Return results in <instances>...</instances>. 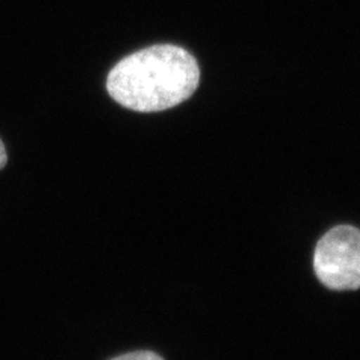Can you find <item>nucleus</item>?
Segmentation results:
<instances>
[{"label": "nucleus", "mask_w": 360, "mask_h": 360, "mask_svg": "<svg viewBox=\"0 0 360 360\" xmlns=\"http://www.w3.org/2000/svg\"><path fill=\"white\" fill-rule=\"evenodd\" d=\"M200 66L185 49L152 45L122 59L108 72L107 90L117 104L139 112L173 108L193 96Z\"/></svg>", "instance_id": "1"}, {"label": "nucleus", "mask_w": 360, "mask_h": 360, "mask_svg": "<svg viewBox=\"0 0 360 360\" xmlns=\"http://www.w3.org/2000/svg\"><path fill=\"white\" fill-rule=\"evenodd\" d=\"M314 270L330 290L360 288V230L340 225L326 233L315 248Z\"/></svg>", "instance_id": "2"}, {"label": "nucleus", "mask_w": 360, "mask_h": 360, "mask_svg": "<svg viewBox=\"0 0 360 360\" xmlns=\"http://www.w3.org/2000/svg\"><path fill=\"white\" fill-rule=\"evenodd\" d=\"M111 360H164V359L153 352H134V353L122 354Z\"/></svg>", "instance_id": "3"}, {"label": "nucleus", "mask_w": 360, "mask_h": 360, "mask_svg": "<svg viewBox=\"0 0 360 360\" xmlns=\"http://www.w3.org/2000/svg\"><path fill=\"white\" fill-rule=\"evenodd\" d=\"M6 162H8V153H6L4 141L0 140V170H2V168H5Z\"/></svg>", "instance_id": "4"}]
</instances>
